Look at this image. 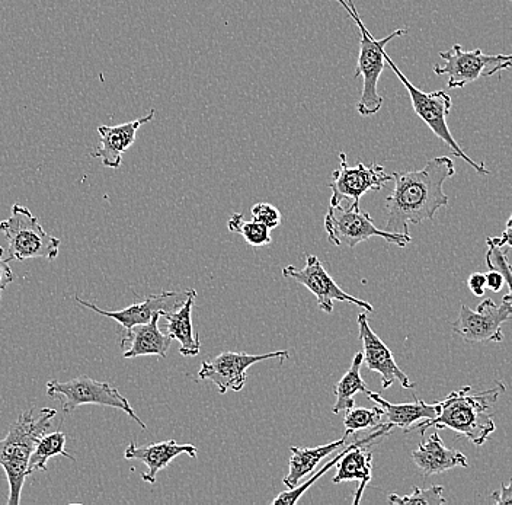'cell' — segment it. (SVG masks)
<instances>
[{"label":"cell","mask_w":512,"mask_h":505,"mask_svg":"<svg viewBox=\"0 0 512 505\" xmlns=\"http://www.w3.org/2000/svg\"><path fill=\"white\" fill-rule=\"evenodd\" d=\"M162 313H155L152 321L147 324L136 326L124 335L121 340V347L128 348L124 351V359H136V357L156 356L165 359L171 348V335L163 334L159 328V319Z\"/></svg>","instance_id":"cell-18"},{"label":"cell","mask_w":512,"mask_h":505,"mask_svg":"<svg viewBox=\"0 0 512 505\" xmlns=\"http://www.w3.org/2000/svg\"><path fill=\"white\" fill-rule=\"evenodd\" d=\"M0 232L8 241L9 261H28L44 258L56 260L62 241L50 235L41 226L40 220L21 204H14L11 217L0 222Z\"/></svg>","instance_id":"cell-5"},{"label":"cell","mask_w":512,"mask_h":505,"mask_svg":"<svg viewBox=\"0 0 512 505\" xmlns=\"http://www.w3.org/2000/svg\"><path fill=\"white\" fill-rule=\"evenodd\" d=\"M504 391L502 383H496L495 388L478 393H472L470 386H464L438 402L440 409L437 417L412 425L409 431L418 430L424 436L428 428H450L475 446H483L496 430L492 405Z\"/></svg>","instance_id":"cell-2"},{"label":"cell","mask_w":512,"mask_h":505,"mask_svg":"<svg viewBox=\"0 0 512 505\" xmlns=\"http://www.w3.org/2000/svg\"><path fill=\"white\" fill-rule=\"evenodd\" d=\"M358 328H360V341L363 344L364 363L371 372H377L382 376V388H392L393 383L398 380L403 389H415V383L411 382L408 375L400 369L392 351L371 329L366 312L358 315Z\"/></svg>","instance_id":"cell-15"},{"label":"cell","mask_w":512,"mask_h":505,"mask_svg":"<svg viewBox=\"0 0 512 505\" xmlns=\"http://www.w3.org/2000/svg\"><path fill=\"white\" fill-rule=\"evenodd\" d=\"M251 214L252 219L267 226L270 230L277 229L283 220L280 210L270 203H256L251 209Z\"/></svg>","instance_id":"cell-31"},{"label":"cell","mask_w":512,"mask_h":505,"mask_svg":"<svg viewBox=\"0 0 512 505\" xmlns=\"http://www.w3.org/2000/svg\"><path fill=\"white\" fill-rule=\"evenodd\" d=\"M366 395L370 401L383 409L384 415L387 417V423L403 428L405 433H409L412 425H415L418 421L432 420V418L437 417L438 409H440L438 402L427 404L422 399H416L412 404H390L380 393L367 391Z\"/></svg>","instance_id":"cell-21"},{"label":"cell","mask_w":512,"mask_h":505,"mask_svg":"<svg viewBox=\"0 0 512 505\" xmlns=\"http://www.w3.org/2000/svg\"><path fill=\"white\" fill-rule=\"evenodd\" d=\"M325 230L332 245H345L351 249L371 238H382L399 248H405L412 241L411 235L376 228L370 213H361V210H355L352 206L342 207L341 204L336 207L329 206L325 217Z\"/></svg>","instance_id":"cell-8"},{"label":"cell","mask_w":512,"mask_h":505,"mask_svg":"<svg viewBox=\"0 0 512 505\" xmlns=\"http://www.w3.org/2000/svg\"><path fill=\"white\" fill-rule=\"evenodd\" d=\"M386 63L389 65L390 69L395 72V75L398 76L399 81L403 83L406 91H408L415 114L430 127L432 133H434L438 139L443 140L444 145L450 147L454 156L469 163L478 174L491 175V172L486 169L485 163L473 161L470 156H467V153L464 152L462 146L457 143L450 129H448L447 117L448 114H450L451 108H453V101H451L450 95L444 91H435L427 94V92L416 88L414 83L403 75L402 70L392 62V59H390L387 54Z\"/></svg>","instance_id":"cell-6"},{"label":"cell","mask_w":512,"mask_h":505,"mask_svg":"<svg viewBox=\"0 0 512 505\" xmlns=\"http://www.w3.org/2000/svg\"><path fill=\"white\" fill-rule=\"evenodd\" d=\"M456 175L454 162L448 156H438L419 171L393 172L392 194L386 198L387 232L411 235L409 225H421L434 219L441 207H447L444 182Z\"/></svg>","instance_id":"cell-1"},{"label":"cell","mask_w":512,"mask_h":505,"mask_svg":"<svg viewBox=\"0 0 512 505\" xmlns=\"http://www.w3.org/2000/svg\"><path fill=\"white\" fill-rule=\"evenodd\" d=\"M486 246H488L485 257L486 265H488L489 270H498L499 273H502V276L505 278V284H507L508 290H510V293L507 294L508 299L512 300V265L508 261L507 251L495 245L492 238L486 239Z\"/></svg>","instance_id":"cell-30"},{"label":"cell","mask_w":512,"mask_h":505,"mask_svg":"<svg viewBox=\"0 0 512 505\" xmlns=\"http://www.w3.org/2000/svg\"><path fill=\"white\" fill-rule=\"evenodd\" d=\"M14 280L15 274L9 265V258L5 257V249L0 246V297H2L3 290Z\"/></svg>","instance_id":"cell-32"},{"label":"cell","mask_w":512,"mask_h":505,"mask_svg":"<svg viewBox=\"0 0 512 505\" xmlns=\"http://www.w3.org/2000/svg\"><path fill=\"white\" fill-rule=\"evenodd\" d=\"M511 2H512V0H511Z\"/></svg>","instance_id":"cell-38"},{"label":"cell","mask_w":512,"mask_h":505,"mask_svg":"<svg viewBox=\"0 0 512 505\" xmlns=\"http://www.w3.org/2000/svg\"><path fill=\"white\" fill-rule=\"evenodd\" d=\"M335 2L342 5V8L354 19L358 31H360V54H358L354 79L363 78V94H361L360 101H358L357 111L363 117H371V115L382 110L384 102V98L377 91L380 76H382L384 67L387 65L384 47L395 38L408 34V28H398L382 40H374L373 35L370 34L364 22L361 21L354 0H335Z\"/></svg>","instance_id":"cell-4"},{"label":"cell","mask_w":512,"mask_h":505,"mask_svg":"<svg viewBox=\"0 0 512 505\" xmlns=\"http://www.w3.org/2000/svg\"><path fill=\"white\" fill-rule=\"evenodd\" d=\"M492 498H494L495 504H512V479L510 481V485H501V491L494 492L492 494Z\"/></svg>","instance_id":"cell-35"},{"label":"cell","mask_w":512,"mask_h":505,"mask_svg":"<svg viewBox=\"0 0 512 505\" xmlns=\"http://www.w3.org/2000/svg\"><path fill=\"white\" fill-rule=\"evenodd\" d=\"M290 357L288 351H274L268 354H246V353H222L216 359L204 361L201 364L198 379L214 383L219 393L226 395L227 392H240L245 388L246 372L255 366L256 363L272 359L287 360Z\"/></svg>","instance_id":"cell-12"},{"label":"cell","mask_w":512,"mask_h":505,"mask_svg":"<svg viewBox=\"0 0 512 505\" xmlns=\"http://www.w3.org/2000/svg\"><path fill=\"white\" fill-rule=\"evenodd\" d=\"M411 457L424 476L438 475L457 466L469 468L467 457L462 452L448 449L438 433L431 434L430 440L421 441L418 449L411 453Z\"/></svg>","instance_id":"cell-19"},{"label":"cell","mask_w":512,"mask_h":505,"mask_svg":"<svg viewBox=\"0 0 512 505\" xmlns=\"http://www.w3.org/2000/svg\"><path fill=\"white\" fill-rule=\"evenodd\" d=\"M155 110L134 121L120 126H101L98 129L99 146L91 153L92 158L101 159L107 168H120L123 155L136 142L137 131L155 118Z\"/></svg>","instance_id":"cell-16"},{"label":"cell","mask_w":512,"mask_h":505,"mask_svg":"<svg viewBox=\"0 0 512 505\" xmlns=\"http://www.w3.org/2000/svg\"><path fill=\"white\" fill-rule=\"evenodd\" d=\"M507 228H512V214H511L510 219H508Z\"/></svg>","instance_id":"cell-37"},{"label":"cell","mask_w":512,"mask_h":505,"mask_svg":"<svg viewBox=\"0 0 512 505\" xmlns=\"http://www.w3.org/2000/svg\"><path fill=\"white\" fill-rule=\"evenodd\" d=\"M181 455L195 459L198 455L197 447L192 444H178L175 440L160 441L149 446H137L133 441L128 444L124 453L127 460H139L147 466V472L142 475L143 481L147 484H155L158 473L168 468L169 463Z\"/></svg>","instance_id":"cell-17"},{"label":"cell","mask_w":512,"mask_h":505,"mask_svg":"<svg viewBox=\"0 0 512 505\" xmlns=\"http://www.w3.org/2000/svg\"><path fill=\"white\" fill-rule=\"evenodd\" d=\"M338 472L332 478V484L338 485L341 482L358 481L360 487L357 488L354 504H360L364 495V489L371 481V471H373V453L368 452L366 446L351 447L338 463Z\"/></svg>","instance_id":"cell-23"},{"label":"cell","mask_w":512,"mask_h":505,"mask_svg":"<svg viewBox=\"0 0 512 505\" xmlns=\"http://www.w3.org/2000/svg\"><path fill=\"white\" fill-rule=\"evenodd\" d=\"M47 395L54 398L60 396L64 399L63 411L66 414H72L83 405H99V407L117 408L126 412L131 420L136 421L143 430H146V424L137 417L133 407L126 396L121 395L120 391L107 382H98L89 376H79L67 382L59 380H50L47 382Z\"/></svg>","instance_id":"cell-7"},{"label":"cell","mask_w":512,"mask_h":505,"mask_svg":"<svg viewBox=\"0 0 512 505\" xmlns=\"http://www.w3.org/2000/svg\"><path fill=\"white\" fill-rule=\"evenodd\" d=\"M392 181V175L384 171L382 165L358 163L350 166L347 153H339V168L332 172L329 182L332 196L329 206L336 207L348 198L355 210H360V200L368 191H382L387 182Z\"/></svg>","instance_id":"cell-10"},{"label":"cell","mask_w":512,"mask_h":505,"mask_svg":"<svg viewBox=\"0 0 512 505\" xmlns=\"http://www.w3.org/2000/svg\"><path fill=\"white\" fill-rule=\"evenodd\" d=\"M492 241H494V244L498 245L499 248H505V246L512 248V228L505 229L501 236L492 238Z\"/></svg>","instance_id":"cell-36"},{"label":"cell","mask_w":512,"mask_h":505,"mask_svg":"<svg viewBox=\"0 0 512 505\" xmlns=\"http://www.w3.org/2000/svg\"><path fill=\"white\" fill-rule=\"evenodd\" d=\"M190 290L185 292H163L160 294H153V296L146 297L143 302L134 303V305L128 306L123 310H102L94 303L86 302V300L80 299L79 296H75L76 302L79 303L83 308L94 310L99 315L107 316V318L114 319L123 326L124 331L130 332L131 329L136 326L147 324L152 321L155 313H162V316L168 312H175L176 309L181 308L182 303L187 300Z\"/></svg>","instance_id":"cell-14"},{"label":"cell","mask_w":512,"mask_h":505,"mask_svg":"<svg viewBox=\"0 0 512 505\" xmlns=\"http://www.w3.org/2000/svg\"><path fill=\"white\" fill-rule=\"evenodd\" d=\"M512 319V300L502 297V303L495 305L494 300L485 299L472 310L462 305L459 318L453 324L454 334L467 343H501L504 341L502 325Z\"/></svg>","instance_id":"cell-11"},{"label":"cell","mask_w":512,"mask_h":505,"mask_svg":"<svg viewBox=\"0 0 512 505\" xmlns=\"http://www.w3.org/2000/svg\"><path fill=\"white\" fill-rule=\"evenodd\" d=\"M504 284L505 278L498 270H489V273L486 274V289L491 290L492 293L501 292Z\"/></svg>","instance_id":"cell-34"},{"label":"cell","mask_w":512,"mask_h":505,"mask_svg":"<svg viewBox=\"0 0 512 505\" xmlns=\"http://www.w3.org/2000/svg\"><path fill=\"white\" fill-rule=\"evenodd\" d=\"M347 439L348 437L344 436L342 439L318 447H290V466H288V473L286 478L283 479V484L288 489L296 488L303 478L312 475L316 466L325 457L332 455L336 450H341Z\"/></svg>","instance_id":"cell-20"},{"label":"cell","mask_w":512,"mask_h":505,"mask_svg":"<svg viewBox=\"0 0 512 505\" xmlns=\"http://www.w3.org/2000/svg\"><path fill=\"white\" fill-rule=\"evenodd\" d=\"M56 415L57 411L53 408L40 411L28 409L11 425L5 439L0 440V468L5 471L9 484L6 504H21L22 487L28 476L32 450L40 437L53 427Z\"/></svg>","instance_id":"cell-3"},{"label":"cell","mask_w":512,"mask_h":505,"mask_svg":"<svg viewBox=\"0 0 512 505\" xmlns=\"http://www.w3.org/2000/svg\"><path fill=\"white\" fill-rule=\"evenodd\" d=\"M363 364V353L355 354L350 369H348V372L336 383V401L334 408H332L334 414H339L341 411H348V409L354 408L355 393H366L368 391L367 383L364 382L363 376H361V367H363Z\"/></svg>","instance_id":"cell-25"},{"label":"cell","mask_w":512,"mask_h":505,"mask_svg":"<svg viewBox=\"0 0 512 505\" xmlns=\"http://www.w3.org/2000/svg\"><path fill=\"white\" fill-rule=\"evenodd\" d=\"M393 428H395V425L386 423V424H379L376 427V431L374 433L368 434L366 439H360L357 441H354V443L350 444V446L345 447V449H342L341 453H338V455L335 456V459H332L331 462L326 463L325 466H323L322 469L318 473H315V475L312 476V478L309 479V481L304 482L302 485H297L296 488L288 489L287 492H281L280 495H278L277 498H275L274 501H272V504L274 505H291L299 503L300 498L303 497L304 494H306L307 489L312 487L313 484H315L318 479L322 478L323 475H325L326 472L329 471V469L334 468L336 463L339 462V460L342 459V456L345 455V453L348 452V450L351 449V447L355 446H370V444H373L374 441L377 439H383L384 436H387V434L392 433Z\"/></svg>","instance_id":"cell-24"},{"label":"cell","mask_w":512,"mask_h":505,"mask_svg":"<svg viewBox=\"0 0 512 505\" xmlns=\"http://www.w3.org/2000/svg\"><path fill=\"white\" fill-rule=\"evenodd\" d=\"M444 488L440 485L421 489L414 488V492L409 495L390 494L389 503L396 505H443L447 504L446 498L443 497Z\"/></svg>","instance_id":"cell-29"},{"label":"cell","mask_w":512,"mask_h":505,"mask_svg":"<svg viewBox=\"0 0 512 505\" xmlns=\"http://www.w3.org/2000/svg\"><path fill=\"white\" fill-rule=\"evenodd\" d=\"M195 299H197V292L190 290V294L182 303L181 308L163 315L168 322V326H166L168 335H171L172 340L181 344L179 353L184 357L198 356L201 350L200 337L195 334L194 326H192V309H194Z\"/></svg>","instance_id":"cell-22"},{"label":"cell","mask_w":512,"mask_h":505,"mask_svg":"<svg viewBox=\"0 0 512 505\" xmlns=\"http://www.w3.org/2000/svg\"><path fill=\"white\" fill-rule=\"evenodd\" d=\"M227 229L232 233H239L249 245L261 248L272 244L271 230L262 223L252 219L246 222L242 213H235L227 222Z\"/></svg>","instance_id":"cell-27"},{"label":"cell","mask_w":512,"mask_h":505,"mask_svg":"<svg viewBox=\"0 0 512 505\" xmlns=\"http://www.w3.org/2000/svg\"><path fill=\"white\" fill-rule=\"evenodd\" d=\"M283 276L297 281V283L306 287L307 290H310L313 296L318 299L320 309L323 312H334L335 302L352 303V305L358 306V308H363L366 312H374V308L370 303L344 292L336 284L334 278L329 276L328 271L325 270V267H323L322 262H320L316 255H307L306 267L302 268V270L294 267V265H288L283 270Z\"/></svg>","instance_id":"cell-13"},{"label":"cell","mask_w":512,"mask_h":505,"mask_svg":"<svg viewBox=\"0 0 512 505\" xmlns=\"http://www.w3.org/2000/svg\"><path fill=\"white\" fill-rule=\"evenodd\" d=\"M383 417L384 412L380 407L348 409L344 418L345 437L355 436L358 431L366 428H376L382 424Z\"/></svg>","instance_id":"cell-28"},{"label":"cell","mask_w":512,"mask_h":505,"mask_svg":"<svg viewBox=\"0 0 512 505\" xmlns=\"http://www.w3.org/2000/svg\"><path fill=\"white\" fill-rule=\"evenodd\" d=\"M443 65L434 66V73L447 76L450 89H460L479 78H489L512 67V54H485L482 50L466 51L460 44L453 49L441 51Z\"/></svg>","instance_id":"cell-9"},{"label":"cell","mask_w":512,"mask_h":505,"mask_svg":"<svg viewBox=\"0 0 512 505\" xmlns=\"http://www.w3.org/2000/svg\"><path fill=\"white\" fill-rule=\"evenodd\" d=\"M67 436L62 431L46 433L40 437L32 450L30 465H28V476L35 471L46 472L48 460L51 457L66 456L67 459L75 460V457L66 452Z\"/></svg>","instance_id":"cell-26"},{"label":"cell","mask_w":512,"mask_h":505,"mask_svg":"<svg viewBox=\"0 0 512 505\" xmlns=\"http://www.w3.org/2000/svg\"><path fill=\"white\" fill-rule=\"evenodd\" d=\"M467 287L473 296L482 297L485 296L486 292V274L473 273L472 276L467 280Z\"/></svg>","instance_id":"cell-33"}]
</instances>
